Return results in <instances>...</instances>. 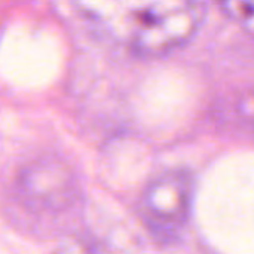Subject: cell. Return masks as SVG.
Instances as JSON below:
<instances>
[{
  "instance_id": "obj_3",
  "label": "cell",
  "mask_w": 254,
  "mask_h": 254,
  "mask_svg": "<svg viewBox=\"0 0 254 254\" xmlns=\"http://www.w3.org/2000/svg\"><path fill=\"white\" fill-rule=\"evenodd\" d=\"M24 202L34 211L60 213L71 207L77 196V183L71 170L60 161H37L19 177Z\"/></svg>"
},
{
  "instance_id": "obj_2",
  "label": "cell",
  "mask_w": 254,
  "mask_h": 254,
  "mask_svg": "<svg viewBox=\"0 0 254 254\" xmlns=\"http://www.w3.org/2000/svg\"><path fill=\"white\" fill-rule=\"evenodd\" d=\"M192 180L183 173H170L152 182L141 198V216L156 234L177 232L188 220Z\"/></svg>"
},
{
  "instance_id": "obj_1",
  "label": "cell",
  "mask_w": 254,
  "mask_h": 254,
  "mask_svg": "<svg viewBox=\"0 0 254 254\" xmlns=\"http://www.w3.org/2000/svg\"><path fill=\"white\" fill-rule=\"evenodd\" d=\"M110 36L144 55L183 45L201 19L198 0H77Z\"/></svg>"
}]
</instances>
